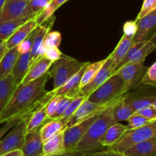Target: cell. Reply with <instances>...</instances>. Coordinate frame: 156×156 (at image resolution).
Instances as JSON below:
<instances>
[{"instance_id":"obj_1","label":"cell","mask_w":156,"mask_h":156,"mask_svg":"<svg viewBox=\"0 0 156 156\" xmlns=\"http://www.w3.org/2000/svg\"><path fill=\"white\" fill-rule=\"evenodd\" d=\"M49 78L47 73L32 82L18 85L0 115V124L15 117H21L41 98L47 92L45 85Z\"/></svg>"},{"instance_id":"obj_2","label":"cell","mask_w":156,"mask_h":156,"mask_svg":"<svg viewBox=\"0 0 156 156\" xmlns=\"http://www.w3.org/2000/svg\"><path fill=\"white\" fill-rule=\"evenodd\" d=\"M110 108L105 110L91 123L78 144L76 151L98 152V150L104 149L101 144L102 138L109 126L116 123L111 116Z\"/></svg>"},{"instance_id":"obj_3","label":"cell","mask_w":156,"mask_h":156,"mask_svg":"<svg viewBox=\"0 0 156 156\" xmlns=\"http://www.w3.org/2000/svg\"><path fill=\"white\" fill-rule=\"evenodd\" d=\"M86 63L62 54L59 59L53 62L47 71L49 77L53 81V89L57 90L62 86Z\"/></svg>"},{"instance_id":"obj_4","label":"cell","mask_w":156,"mask_h":156,"mask_svg":"<svg viewBox=\"0 0 156 156\" xmlns=\"http://www.w3.org/2000/svg\"><path fill=\"white\" fill-rule=\"evenodd\" d=\"M153 137H156V120L136 129L126 130L118 141L108 148V149L123 153V151L130 146Z\"/></svg>"},{"instance_id":"obj_5","label":"cell","mask_w":156,"mask_h":156,"mask_svg":"<svg viewBox=\"0 0 156 156\" xmlns=\"http://www.w3.org/2000/svg\"><path fill=\"white\" fill-rule=\"evenodd\" d=\"M124 94L126 93L123 89V80L117 73H114L108 80L91 93L87 99L96 105H103Z\"/></svg>"},{"instance_id":"obj_6","label":"cell","mask_w":156,"mask_h":156,"mask_svg":"<svg viewBox=\"0 0 156 156\" xmlns=\"http://www.w3.org/2000/svg\"><path fill=\"white\" fill-rule=\"evenodd\" d=\"M124 94H122V95L116 98L114 100L103 104V105H96V104L92 103V102L89 101L88 99H86L80 105V107L76 110V112L70 117V118L66 122L65 124H64L65 129L67 127H70V126H73L75 124H77V123L84 121V120L91 118V117L101 115L105 110H107L110 107L112 106L113 105H114Z\"/></svg>"},{"instance_id":"obj_7","label":"cell","mask_w":156,"mask_h":156,"mask_svg":"<svg viewBox=\"0 0 156 156\" xmlns=\"http://www.w3.org/2000/svg\"><path fill=\"white\" fill-rule=\"evenodd\" d=\"M148 67L144 62H129L116 70L123 82V89L127 93L130 90L137 88L143 83V79L147 71Z\"/></svg>"},{"instance_id":"obj_8","label":"cell","mask_w":156,"mask_h":156,"mask_svg":"<svg viewBox=\"0 0 156 156\" xmlns=\"http://www.w3.org/2000/svg\"><path fill=\"white\" fill-rule=\"evenodd\" d=\"M97 117H91L86 120L80 122L70 127L66 128L63 130L64 149L65 152H71L76 151V147L82 140L83 136L88 130V128L94 122Z\"/></svg>"},{"instance_id":"obj_9","label":"cell","mask_w":156,"mask_h":156,"mask_svg":"<svg viewBox=\"0 0 156 156\" xmlns=\"http://www.w3.org/2000/svg\"><path fill=\"white\" fill-rule=\"evenodd\" d=\"M26 135V123L21 120L2 140H0V156L16 149H21Z\"/></svg>"},{"instance_id":"obj_10","label":"cell","mask_w":156,"mask_h":156,"mask_svg":"<svg viewBox=\"0 0 156 156\" xmlns=\"http://www.w3.org/2000/svg\"><path fill=\"white\" fill-rule=\"evenodd\" d=\"M114 73V71L113 69L112 58L110 55V56H108V57L106 58L105 63L103 64L101 68L99 69L95 76L93 78L92 80L88 82L86 85L80 88L79 95L88 98L91 93H92L94 90L97 89L105 81L108 80Z\"/></svg>"},{"instance_id":"obj_11","label":"cell","mask_w":156,"mask_h":156,"mask_svg":"<svg viewBox=\"0 0 156 156\" xmlns=\"http://www.w3.org/2000/svg\"><path fill=\"white\" fill-rule=\"evenodd\" d=\"M28 0H6L0 9V23L22 18H29L26 12Z\"/></svg>"},{"instance_id":"obj_12","label":"cell","mask_w":156,"mask_h":156,"mask_svg":"<svg viewBox=\"0 0 156 156\" xmlns=\"http://www.w3.org/2000/svg\"><path fill=\"white\" fill-rule=\"evenodd\" d=\"M136 21L137 30L133 38V43L149 41L156 31V10Z\"/></svg>"},{"instance_id":"obj_13","label":"cell","mask_w":156,"mask_h":156,"mask_svg":"<svg viewBox=\"0 0 156 156\" xmlns=\"http://www.w3.org/2000/svg\"><path fill=\"white\" fill-rule=\"evenodd\" d=\"M54 20L55 18L52 17L50 19H48L47 23L44 22L45 23L44 24H42L37 25V33L35 34L31 50H30V66L39 58L44 56V51H45V49L43 47L44 38H45L47 34L51 29L53 22H54Z\"/></svg>"},{"instance_id":"obj_14","label":"cell","mask_w":156,"mask_h":156,"mask_svg":"<svg viewBox=\"0 0 156 156\" xmlns=\"http://www.w3.org/2000/svg\"><path fill=\"white\" fill-rule=\"evenodd\" d=\"M26 133L24 145L21 149L24 156H43V141L40 129Z\"/></svg>"},{"instance_id":"obj_15","label":"cell","mask_w":156,"mask_h":156,"mask_svg":"<svg viewBox=\"0 0 156 156\" xmlns=\"http://www.w3.org/2000/svg\"><path fill=\"white\" fill-rule=\"evenodd\" d=\"M88 62H87V63L76 75H74L71 79H69L62 86L58 88L56 90V94L66 96V97L73 98H75L78 96H80L79 95V92H80L81 88V79H82V75H83L84 71H85V67L88 65Z\"/></svg>"},{"instance_id":"obj_16","label":"cell","mask_w":156,"mask_h":156,"mask_svg":"<svg viewBox=\"0 0 156 156\" xmlns=\"http://www.w3.org/2000/svg\"><path fill=\"white\" fill-rule=\"evenodd\" d=\"M38 24L35 18H32L29 19L27 22L20 26L15 31V33L6 41L8 50L12 49L13 47H17L21 42H22L37 27Z\"/></svg>"},{"instance_id":"obj_17","label":"cell","mask_w":156,"mask_h":156,"mask_svg":"<svg viewBox=\"0 0 156 156\" xmlns=\"http://www.w3.org/2000/svg\"><path fill=\"white\" fill-rule=\"evenodd\" d=\"M52 64L53 62L44 56L39 58L29 67L28 71L21 84H27L35 79H39L47 73Z\"/></svg>"},{"instance_id":"obj_18","label":"cell","mask_w":156,"mask_h":156,"mask_svg":"<svg viewBox=\"0 0 156 156\" xmlns=\"http://www.w3.org/2000/svg\"><path fill=\"white\" fill-rule=\"evenodd\" d=\"M123 154L126 156H156V137L130 146Z\"/></svg>"},{"instance_id":"obj_19","label":"cell","mask_w":156,"mask_h":156,"mask_svg":"<svg viewBox=\"0 0 156 156\" xmlns=\"http://www.w3.org/2000/svg\"><path fill=\"white\" fill-rule=\"evenodd\" d=\"M133 38V36H128L123 34V37L120 40L116 48L111 54L113 61V69L114 73L118 69L119 66L126 56L129 47L132 45Z\"/></svg>"},{"instance_id":"obj_20","label":"cell","mask_w":156,"mask_h":156,"mask_svg":"<svg viewBox=\"0 0 156 156\" xmlns=\"http://www.w3.org/2000/svg\"><path fill=\"white\" fill-rule=\"evenodd\" d=\"M17 86L18 85L12 74L0 79V115L9 103Z\"/></svg>"},{"instance_id":"obj_21","label":"cell","mask_w":156,"mask_h":156,"mask_svg":"<svg viewBox=\"0 0 156 156\" xmlns=\"http://www.w3.org/2000/svg\"><path fill=\"white\" fill-rule=\"evenodd\" d=\"M30 52L19 53L11 74L13 76L17 85H20L27 74L30 67Z\"/></svg>"},{"instance_id":"obj_22","label":"cell","mask_w":156,"mask_h":156,"mask_svg":"<svg viewBox=\"0 0 156 156\" xmlns=\"http://www.w3.org/2000/svg\"><path fill=\"white\" fill-rule=\"evenodd\" d=\"M126 94L120 98L114 105L110 108L111 116L116 123L120 121H127L128 119L134 114L132 108L124 101Z\"/></svg>"},{"instance_id":"obj_23","label":"cell","mask_w":156,"mask_h":156,"mask_svg":"<svg viewBox=\"0 0 156 156\" xmlns=\"http://www.w3.org/2000/svg\"><path fill=\"white\" fill-rule=\"evenodd\" d=\"M65 153L63 131L43 143V156L60 155Z\"/></svg>"},{"instance_id":"obj_24","label":"cell","mask_w":156,"mask_h":156,"mask_svg":"<svg viewBox=\"0 0 156 156\" xmlns=\"http://www.w3.org/2000/svg\"><path fill=\"white\" fill-rule=\"evenodd\" d=\"M47 119V105L31 113L25 120L26 133H32L39 129Z\"/></svg>"},{"instance_id":"obj_25","label":"cell","mask_w":156,"mask_h":156,"mask_svg":"<svg viewBox=\"0 0 156 156\" xmlns=\"http://www.w3.org/2000/svg\"><path fill=\"white\" fill-rule=\"evenodd\" d=\"M126 130H127L126 126L120 124L119 123H114L107 129L105 136L102 138L101 144L104 148H109L110 146L114 145L116 142L118 141L119 139L123 136V134Z\"/></svg>"},{"instance_id":"obj_26","label":"cell","mask_w":156,"mask_h":156,"mask_svg":"<svg viewBox=\"0 0 156 156\" xmlns=\"http://www.w3.org/2000/svg\"><path fill=\"white\" fill-rule=\"evenodd\" d=\"M19 53L17 47L9 49L0 61V79L7 77L12 73Z\"/></svg>"},{"instance_id":"obj_27","label":"cell","mask_w":156,"mask_h":156,"mask_svg":"<svg viewBox=\"0 0 156 156\" xmlns=\"http://www.w3.org/2000/svg\"><path fill=\"white\" fill-rule=\"evenodd\" d=\"M65 129V126L59 120H47L40 129L43 143L57 135Z\"/></svg>"},{"instance_id":"obj_28","label":"cell","mask_w":156,"mask_h":156,"mask_svg":"<svg viewBox=\"0 0 156 156\" xmlns=\"http://www.w3.org/2000/svg\"><path fill=\"white\" fill-rule=\"evenodd\" d=\"M29 19L30 18H22L0 23V39L7 41L20 26L27 22Z\"/></svg>"},{"instance_id":"obj_29","label":"cell","mask_w":156,"mask_h":156,"mask_svg":"<svg viewBox=\"0 0 156 156\" xmlns=\"http://www.w3.org/2000/svg\"><path fill=\"white\" fill-rule=\"evenodd\" d=\"M156 98V95L144 96V97L133 98L130 96L126 95L124 101L130 107L134 112H137L140 110L143 109L147 107L152 106Z\"/></svg>"},{"instance_id":"obj_30","label":"cell","mask_w":156,"mask_h":156,"mask_svg":"<svg viewBox=\"0 0 156 156\" xmlns=\"http://www.w3.org/2000/svg\"><path fill=\"white\" fill-rule=\"evenodd\" d=\"M67 1L68 0H51L50 3L47 5V7L44 9V11H42L37 16L35 17L37 24L38 25L42 24L47 20L52 18L55 12Z\"/></svg>"},{"instance_id":"obj_31","label":"cell","mask_w":156,"mask_h":156,"mask_svg":"<svg viewBox=\"0 0 156 156\" xmlns=\"http://www.w3.org/2000/svg\"><path fill=\"white\" fill-rule=\"evenodd\" d=\"M105 60H106V59L97 61L95 62H88V64L85 67V71H84L83 75H82V79H81V88L86 85L88 82L92 80L93 78L95 76L98 72L99 71V69L101 68L103 64L105 63Z\"/></svg>"},{"instance_id":"obj_32","label":"cell","mask_w":156,"mask_h":156,"mask_svg":"<svg viewBox=\"0 0 156 156\" xmlns=\"http://www.w3.org/2000/svg\"><path fill=\"white\" fill-rule=\"evenodd\" d=\"M155 50V47L150 41H146L144 44L133 53L129 62H144L146 58Z\"/></svg>"},{"instance_id":"obj_33","label":"cell","mask_w":156,"mask_h":156,"mask_svg":"<svg viewBox=\"0 0 156 156\" xmlns=\"http://www.w3.org/2000/svg\"><path fill=\"white\" fill-rule=\"evenodd\" d=\"M51 0H28L26 6V12L29 18L37 16L47 6Z\"/></svg>"},{"instance_id":"obj_34","label":"cell","mask_w":156,"mask_h":156,"mask_svg":"<svg viewBox=\"0 0 156 156\" xmlns=\"http://www.w3.org/2000/svg\"><path fill=\"white\" fill-rule=\"evenodd\" d=\"M86 99H87V97H85V96H82V95L78 96V97L73 98V101L70 102L69 105H68L66 109L65 110L63 114H62V116L59 117V120L65 124L66 122L70 118V117H71L75 112H76V110L80 107V105H82V104L83 103Z\"/></svg>"},{"instance_id":"obj_35","label":"cell","mask_w":156,"mask_h":156,"mask_svg":"<svg viewBox=\"0 0 156 156\" xmlns=\"http://www.w3.org/2000/svg\"><path fill=\"white\" fill-rule=\"evenodd\" d=\"M62 41V36L59 31H49L46 35L43 47L47 49L48 47H59Z\"/></svg>"},{"instance_id":"obj_36","label":"cell","mask_w":156,"mask_h":156,"mask_svg":"<svg viewBox=\"0 0 156 156\" xmlns=\"http://www.w3.org/2000/svg\"><path fill=\"white\" fill-rule=\"evenodd\" d=\"M151 120H149V119L143 117L140 114H137V113H134L127 120L128 124L126 125V129H127V130L136 129V128H139L140 126H143L144 125L147 124Z\"/></svg>"},{"instance_id":"obj_37","label":"cell","mask_w":156,"mask_h":156,"mask_svg":"<svg viewBox=\"0 0 156 156\" xmlns=\"http://www.w3.org/2000/svg\"><path fill=\"white\" fill-rule=\"evenodd\" d=\"M37 26L36 28L22 41L20 43L18 46H17V49L19 53H26L27 52H30L31 50L32 44H33L35 34L37 33Z\"/></svg>"},{"instance_id":"obj_38","label":"cell","mask_w":156,"mask_h":156,"mask_svg":"<svg viewBox=\"0 0 156 156\" xmlns=\"http://www.w3.org/2000/svg\"><path fill=\"white\" fill-rule=\"evenodd\" d=\"M73 98L62 95L59 103H58L57 108H56L55 114H53V116L51 118L47 119V120H59V118L62 116V114H63V112L65 111V110L66 109V108L68 107V105H69L70 102L73 101Z\"/></svg>"},{"instance_id":"obj_39","label":"cell","mask_w":156,"mask_h":156,"mask_svg":"<svg viewBox=\"0 0 156 156\" xmlns=\"http://www.w3.org/2000/svg\"><path fill=\"white\" fill-rule=\"evenodd\" d=\"M143 84L156 87V61L147 69L143 79Z\"/></svg>"},{"instance_id":"obj_40","label":"cell","mask_w":156,"mask_h":156,"mask_svg":"<svg viewBox=\"0 0 156 156\" xmlns=\"http://www.w3.org/2000/svg\"><path fill=\"white\" fill-rule=\"evenodd\" d=\"M156 10V0H144L142 5L141 10L137 15L136 20H139L147 15L148 14Z\"/></svg>"},{"instance_id":"obj_41","label":"cell","mask_w":156,"mask_h":156,"mask_svg":"<svg viewBox=\"0 0 156 156\" xmlns=\"http://www.w3.org/2000/svg\"><path fill=\"white\" fill-rule=\"evenodd\" d=\"M62 95H56L47 103V119H50L53 116V114L56 112V108H57L58 103H59V100H60Z\"/></svg>"},{"instance_id":"obj_42","label":"cell","mask_w":156,"mask_h":156,"mask_svg":"<svg viewBox=\"0 0 156 156\" xmlns=\"http://www.w3.org/2000/svg\"><path fill=\"white\" fill-rule=\"evenodd\" d=\"M62 55V53L58 47H48L44 51V56L53 62L59 59Z\"/></svg>"},{"instance_id":"obj_43","label":"cell","mask_w":156,"mask_h":156,"mask_svg":"<svg viewBox=\"0 0 156 156\" xmlns=\"http://www.w3.org/2000/svg\"><path fill=\"white\" fill-rule=\"evenodd\" d=\"M22 119L20 117H15L14 118L11 119L9 121L5 122L4 126L0 128V140L3 137V136L9 130H10L12 128H13L15 125L18 124Z\"/></svg>"},{"instance_id":"obj_44","label":"cell","mask_w":156,"mask_h":156,"mask_svg":"<svg viewBox=\"0 0 156 156\" xmlns=\"http://www.w3.org/2000/svg\"><path fill=\"white\" fill-rule=\"evenodd\" d=\"M136 113L140 114V115L146 117V118L149 119L151 121L156 120V108L153 105L147 107V108H145L142 110H140V111Z\"/></svg>"},{"instance_id":"obj_45","label":"cell","mask_w":156,"mask_h":156,"mask_svg":"<svg viewBox=\"0 0 156 156\" xmlns=\"http://www.w3.org/2000/svg\"><path fill=\"white\" fill-rule=\"evenodd\" d=\"M137 30V21L136 20L134 21H128L125 22L123 25V34L128 36H133L135 35Z\"/></svg>"},{"instance_id":"obj_46","label":"cell","mask_w":156,"mask_h":156,"mask_svg":"<svg viewBox=\"0 0 156 156\" xmlns=\"http://www.w3.org/2000/svg\"><path fill=\"white\" fill-rule=\"evenodd\" d=\"M92 156H126V155H123V153L114 152V151H111L107 149L106 150L95 152L94 154H93Z\"/></svg>"},{"instance_id":"obj_47","label":"cell","mask_w":156,"mask_h":156,"mask_svg":"<svg viewBox=\"0 0 156 156\" xmlns=\"http://www.w3.org/2000/svg\"><path fill=\"white\" fill-rule=\"evenodd\" d=\"M95 152H80V151H75L71 152H65L60 155H50V156H92Z\"/></svg>"},{"instance_id":"obj_48","label":"cell","mask_w":156,"mask_h":156,"mask_svg":"<svg viewBox=\"0 0 156 156\" xmlns=\"http://www.w3.org/2000/svg\"><path fill=\"white\" fill-rule=\"evenodd\" d=\"M8 50H8L7 45H6V41L0 39V61Z\"/></svg>"},{"instance_id":"obj_49","label":"cell","mask_w":156,"mask_h":156,"mask_svg":"<svg viewBox=\"0 0 156 156\" xmlns=\"http://www.w3.org/2000/svg\"><path fill=\"white\" fill-rule=\"evenodd\" d=\"M2 156H24L21 149H16V150L12 151L10 152L5 154Z\"/></svg>"},{"instance_id":"obj_50","label":"cell","mask_w":156,"mask_h":156,"mask_svg":"<svg viewBox=\"0 0 156 156\" xmlns=\"http://www.w3.org/2000/svg\"><path fill=\"white\" fill-rule=\"evenodd\" d=\"M149 41H150L151 42L154 44V46H155V48H156V31H155V33L154 34L152 37H151V38L149 40Z\"/></svg>"},{"instance_id":"obj_51","label":"cell","mask_w":156,"mask_h":156,"mask_svg":"<svg viewBox=\"0 0 156 156\" xmlns=\"http://www.w3.org/2000/svg\"><path fill=\"white\" fill-rule=\"evenodd\" d=\"M6 0H0V9L2 8V6L4 5L5 2Z\"/></svg>"},{"instance_id":"obj_52","label":"cell","mask_w":156,"mask_h":156,"mask_svg":"<svg viewBox=\"0 0 156 156\" xmlns=\"http://www.w3.org/2000/svg\"><path fill=\"white\" fill-rule=\"evenodd\" d=\"M153 105V106L154 107H155V108H156V98H155V101H154V103H153V105Z\"/></svg>"}]
</instances>
